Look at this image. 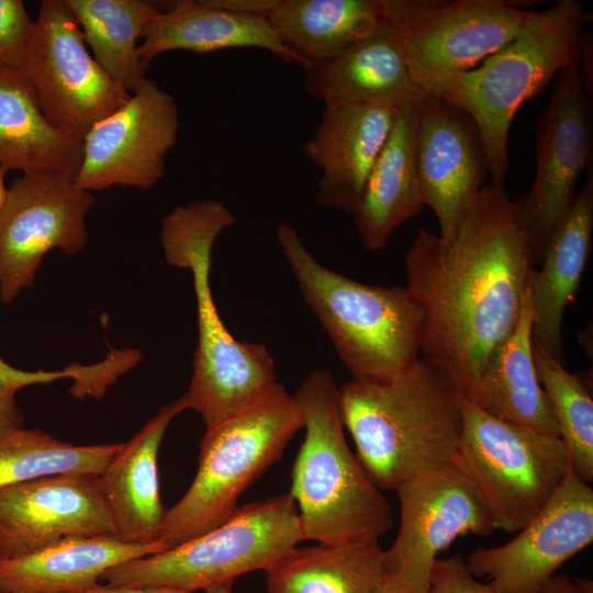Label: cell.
Instances as JSON below:
<instances>
[{
  "label": "cell",
  "instance_id": "cell-31",
  "mask_svg": "<svg viewBox=\"0 0 593 593\" xmlns=\"http://www.w3.org/2000/svg\"><path fill=\"white\" fill-rule=\"evenodd\" d=\"M122 445H72L21 427L0 438V489L56 474L99 475Z\"/></svg>",
  "mask_w": 593,
  "mask_h": 593
},
{
  "label": "cell",
  "instance_id": "cell-33",
  "mask_svg": "<svg viewBox=\"0 0 593 593\" xmlns=\"http://www.w3.org/2000/svg\"><path fill=\"white\" fill-rule=\"evenodd\" d=\"M32 25L22 0H0V71L20 69Z\"/></svg>",
  "mask_w": 593,
  "mask_h": 593
},
{
  "label": "cell",
  "instance_id": "cell-3",
  "mask_svg": "<svg viewBox=\"0 0 593 593\" xmlns=\"http://www.w3.org/2000/svg\"><path fill=\"white\" fill-rule=\"evenodd\" d=\"M236 221L221 201L201 199L176 206L163 219L160 230L167 262L192 275L198 344L184 395L189 409L201 415L206 429L246 411L279 383L269 348L261 343L236 339L213 299L212 248L221 232Z\"/></svg>",
  "mask_w": 593,
  "mask_h": 593
},
{
  "label": "cell",
  "instance_id": "cell-4",
  "mask_svg": "<svg viewBox=\"0 0 593 593\" xmlns=\"http://www.w3.org/2000/svg\"><path fill=\"white\" fill-rule=\"evenodd\" d=\"M301 294L353 378L388 381L422 356L426 316L402 286H371L322 265L287 223L275 232Z\"/></svg>",
  "mask_w": 593,
  "mask_h": 593
},
{
  "label": "cell",
  "instance_id": "cell-1",
  "mask_svg": "<svg viewBox=\"0 0 593 593\" xmlns=\"http://www.w3.org/2000/svg\"><path fill=\"white\" fill-rule=\"evenodd\" d=\"M536 258L503 183L484 184L454 239L419 228L404 256L406 288L422 305V357L468 400L515 331Z\"/></svg>",
  "mask_w": 593,
  "mask_h": 593
},
{
  "label": "cell",
  "instance_id": "cell-7",
  "mask_svg": "<svg viewBox=\"0 0 593 593\" xmlns=\"http://www.w3.org/2000/svg\"><path fill=\"white\" fill-rule=\"evenodd\" d=\"M301 428L298 403L278 383L246 411L206 429L194 479L166 513L161 539L167 549L227 521L239 495L281 458Z\"/></svg>",
  "mask_w": 593,
  "mask_h": 593
},
{
  "label": "cell",
  "instance_id": "cell-23",
  "mask_svg": "<svg viewBox=\"0 0 593 593\" xmlns=\"http://www.w3.org/2000/svg\"><path fill=\"white\" fill-rule=\"evenodd\" d=\"M138 45L147 64L171 51L195 54L231 48H261L291 65L304 68L300 57L288 49L268 19L233 13L211 5L206 0L175 1L170 9L145 26Z\"/></svg>",
  "mask_w": 593,
  "mask_h": 593
},
{
  "label": "cell",
  "instance_id": "cell-2",
  "mask_svg": "<svg viewBox=\"0 0 593 593\" xmlns=\"http://www.w3.org/2000/svg\"><path fill=\"white\" fill-rule=\"evenodd\" d=\"M460 394L422 356L394 379L353 378L339 387L344 427L379 489L395 492L419 474L451 465L462 428Z\"/></svg>",
  "mask_w": 593,
  "mask_h": 593
},
{
  "label": "cell",
  "instance_id": "cell-27",
  "mask_svg": "<svg viewBox=\"0 0 593 593\" xmlns=\"http://www.w3.org/2000/svg\"><path fill=\"white\" fill-rule=\"evenodd\" d=\"M530 277L518 324L488 362L469 401L502 421L560 437L533 359Z\"/></svg>",
  "mask_w": 593,
  "mask_h": 593
},
{
  "label": "cell",
  "instance_id": "cell-35",
  "mask_svg": "<svg viewBox=\"0 0 593 593\" xmlns=\"http://www.w3.org/2000/svg\"><path fill=\"white\" fill-rule=\"evenodd\" d=\"M83 370L85 366L71 365L56 371H25L14 368L0 357V384L16 393L27 385L49 383L64 378L77 381L82 376Z\"/></svg>",
  "mask_w": 593,
  "mask_h": 593
},
{
  "label": "cell",
  "instance_id": "cell-19",
  "mask_svg": "<svg viewBox=\"0 0 593 593\" xmlns=\"http://www.w3.org/2000/svg\"><path fill=\"white\" fill-rule=\"evenodd\" d=\"M398 107L389 103L324 105L304 155L322 170L314 201L351 216L370 170L392 130Z\"/></svg>",
  "mask_w": 593,
  "mask_h": 593
},
{
  "label": "cell",
  "instance_id": "cell-37",
  "mask_svg": "<svg viewBox=\"0 0 593 593\" xmlns=\"http://www.w3.org/2000/svg\"><path fill=\"white\" fill-rule=\"evenodd\" d=\"M211 5L233 13L268 19L279 0H206Z\"/></svg>",
  "mask_w": 593,
  "mask_h": 593
},
{
  "label": "cell",
  "instance_id": "cell-28",
  "mask_svg": "<svg viewBox=\"0 0 593 593\" xmlns=\"http://www.w3.org/2000/svg\"><path fill=\"white\" fill-rule=\"evenodd\" d=\"M268 20L306 66L331 60L384 21L380 0H279Z\"/></svg>",
  "mask_w": 593,
  "mask_h": 593
},
{
  "label": "cell",
  "instance_id": "cell-10",
  "mask_svg": "<svg viewBox=\"0 0 593 593\" xmlns=\"http://www.w3.org/2000/svg\"><path fill=\"white\" fill-rule=\"evenodd\" d=\"M415 83L439 97L457 76L513 41L534 13L512 0H380Z\"/></svg>",
  "mask_w": 593,
  "mask_h": 593
},
{
  "label": "cell",
  "instance_id": "cell-32",
  "mask_svg": "<svg viewBox=\"0 0 593 593\" xmlns=\"http://www.w3.org/2000/svg\"><path fill=\"white\" fill-rule=\"evenodd\" d=\"M533 359L539 382L551 404L560 438L574 474L585 483L593 480V400L578 374L566 370L533 342Z\"/></svg>",
  "mask_w": 593,
  "mask_h": 593
},
{
  "label": "cell",
  "instance_id": "cell-39",
  "mask_svg": "<svg viewBox=\"0 0 593 593\" xmlns=\"http://www.w3.org/2000/svg\"><path fill=\"white\" fill-rule=\"evenodd\" d=\"M537 593H593V582L590 579H571L566 573H556Z\"/></svg>",
  "mask_w": 593,
  "mask_h": 593
},
{
  "label": "cell",
  "instance_id": "cell-9",
  "mask_svg": "<svg viewBox=\"0 0 593 593\" xmlns=\"http://www.w3.org/2000/svg\"><path fill=\"white\" fill-rule=\"evenodd\" d=\"M462 428L451 465L475 488L495 528L517 533L571 469L560 437L496 418L460 394Z\"/></svg>",
  "mask_w": 593,
  "mask_h": 593
},
{
  "label": "cell",
  "instance_id": "cell-26",
  "mask_svg": "<svg viewBox=\"0 0 593 593\" xmlns=\"http://www.w3.org/2000/svg\"><path fill=\"white\" fill-rule=\"evenodd\" d=\"M81 157L82 138L46 119L29 80L19 70L0 71V167L74 177Z\"/></svg>",
  "mask_w": 593,
  "mask_h": 593
},
{
  "label": "cell",
  "instance_id": "cell-40",
  "mask_svg": "<svg viewBox=\"0 0 593 593\" xmlns=\"http://www.w3.org/2000/svg\"><path fill=\"white\" fill-rule=\"evenodd\" d=\"M76 593H190L187 591L167 588V586H152V585H126L116 586L110 584H100L80 591Z\"/></svg>",
  "mask_w": 593,
  "mask_h": 593
},
{
  "label": "cell",
  "instance_id": "cell-22",
  "mask_svg": "<svg viewBox=\"0 0 593 593\" xmlns=\"http://www.w3.org/2000/svg\"><path fill=\"white\" fill-rule=\"evenodd\" d=\"M593 233V172L550 235L530 273L532 339L555 360L564 363L562 321L575 296L589 261Z\"/></svg>",
  "mask_w": 593,
  "mask_h": 593
},
{
  "label": "cell",
  "instance_id": "cell-43",
  "mask_svg": "<svg viewBox=\"0 0 593 593\" xmlns=\"http://www.w3.org/2000/svg\"><path fill=\"white\" fill-rule=\"evenodd\" d=\"M376 593H388V592H385V591L381 590V589H380V588L378 586V589H377Z\"/></svg>",
  "mask_w": 593,
  "mask_h": 593
},
{
  "label": "cell",
  "instance_id": "cell-13",
  "mask_svg": "<svg viewBox=\"0 0 593 593\" xmlns=\"http://www.w3.org/2000/svg\"><path fill=\"white\" fill-rule=\"evenodd\" d=\"M592 102L584 94L579 57L556 76L536 123V174L530 190L513 201L516 219L538 265L546 244L571 209L581 174L592 166Z\"/></svg>",
  "mask_w": 593,
  "mask_h": 593
},
{
  "label": "cell",
  "instance_id": "cell-8",
  "mask_svg": "<svg viewBox=\"0 0 593 593\" xmlns=\"http://www.w3.org/2000/svg\"><path fill=\"white\" fill-rule=\"evenodd\" d=\"M303 540L295 502L286 493L238 507L211 530L113 567L102 580L116 586H167L193 593L266 570Z\"/></svg>",
  "mask_w": 593,
  "mask_h": 593
},
{
  "label": "cell",
  "instance_id": "cell-34",
  "mask_svg": "<svg viewBox=\"0 0 593 593\" xmlns=\"http://www.w3.org/2000/svg\"><path fill=\"white\" fill-rule=\"evenodd\" d=\"M428 593H496L488 582L477 579L462 555L438 559L433 568Z\"/></svg>",
  "mask_w": 593,
  "mask_h": 593
},
{
  "label": "cell",
  "instance_id": "cell-36",
  "mask_svg": "<svg viewBox=\"0 0 593 593\" xmlns=\"http://www.w3.org/2000/svg\"><path fill=\"white\" fill-rule=\"evenodd\" d=\"M23 414L20 410L15 392L0 384V438L21 428Z\"/></svg>",
  "mask_w": 593,
  "mask_h": 593
},
{
  "label": "cell",
  "instance_id": "cell-20",
  "mask_svg": "<svg viewBox=\"0 0 593 593\" xmlns=\"http://www.w3.org/2000/svg\"><path fill=\"white\" fill-rule=\"evenodd\" d=\"M303 70L305 91L324 105H414L428 96L412 79L399 36L385 20L336 57Z\"/></svg>",
  "mask_w": 593,
  "mask_h": 593
},
{
  "label": "cell",
  "instance_id": "cell-11",
  "mask_svg": "<svg viewBox=\"0 0 593 593\" xmlns=\"http://www.w3.org/2000/svg\"><path fill=\"white\" fill-rule=\"evenodd\" d=\"M400 527L383 550L379 588L388 593H428L437 555L467 534L496 530L471 482L452 465L419 474L395 490Z\"/></svg>",
  "mask_w": 593,
  "mask_h": 593
},
{
  "label": "cell",
  "instance_id": "cell-14",
  "mask_svg": "<svg viewBox=\"0 0 593 593\" xmlns=\"http://www.w3.org/2000/svg\"><path fill=\"white\" fill-rule=\"evenodd\" d=\"M94 199L74 177L23 175L7 190L0 205V298L4 303L34 283L51 250L67 255L86 247V216Z\"/></svg>",
  "mask_w": 593,
  "mask_h": 593
},
{
  "label": "cell",
  "instance_id": "cell-30",
  "mask_svg": "<svg viewBox=\"0 0 593 593\" xmlns=\"http://www.w3.org/2000/svg\"><path fill=\"white\" fill-rule=\"evenodd\" d=\"M85 42L102 69L133 93L150 65L138 54L137 41L160 10L143 0H65Z\"/></svg>",
  "mask_w": 593,
  "mask_h": 593
},
{
  "label": "cell",
  "instance_id": "cell-38",
  "mask_svg": "<svg viewBox=\"0 0 593 593\" xmlns=\"http://www.w3.org/2000/svg\"><path fill=\"white\" fill-rule=\"evenodd\" d=\"M578 57L580 77L585 97L590 102L593 100V37L591 32H583L579 46Z\"/></svg>",
  "mask_w": 593,
  "mask_h": 593
},
{
  "label": "cell",
  "instance_id": "cell-25",
  "mask_svg": "<svg viewBox=\"0 0 593 593\" xmlns=\"http://www.w3.org/2000/svg\"><path fill=\"white\" fill-rule=\"evenodd\" d=\"M424 206L416 165L413 104L398 107L389 137L366 180L351 217L369 251L383 249L393 232Z\"/></svg>",
  "mask_w": 593,
  "mask_h": 593
},
{
  "label": "cell",
  "instance_id": "cell-42",
  "mask_svg": "<svg viewBox=\"0 0 593 593\" xmlns=\"http://www.w3.org/2000/svg\"><path fill=\"white\" fill-rule=\"evenodd\" d=\"M7 170L0 167V205L4 200L7 188L4 186V177H5Z\"/></svg>",
  "mask_w": 593,
  "mask_h": 593
},
{
  "label": "cell",
  "instance_id": "cell-21",
  "mask_svg": "<svg viewBox=\"0 0 593 593\" xmlns=\"http://www.w3.org/2000/svg\"><path fill=\"white\" fill-rule=\"evenodd\" d=\"M187 409L184 394L164 405L122 445L99 474L115 536L123 541L154 544L163 540L167 510L159 494L158 451L169 424Z\"/></svg>",
  "mask_w": 593,
  "mask_h": 593
},
{
  "label": "cell",
  "instance_id": "cell-44",
  "mask_svg": "<svg viewBox=\"0 0 593 593\" xmlns=\"http://www.w3.org/2000/svg\"><path fill=\"white\" fill-rule=\"evenodd\" d=\"M0 593H3V592L0 591Z\"/></svg>",
  "mask_w": 593,
  "mask_h": 593
},
{
  "label": "cell",
  "instance_id": "cell-18",
  "mask_svg": "<svg viewBox=\"0 0 593 593\" xmlns=\"http://www.w3.org/2000/svg\"><path fill=\"white\" fill-rule=\"evenodd\" d=\"M80 536H115L99 475L56 474L0 489V559Z\"/></svg>",
  "mask_w": 593,
  "mask_h": 593
},
{
  "label": "cell",
  "instance_id": "cell-29",
  "mask_svg": "<svg viewBox=\"0 0 593 593\" xmlns=\"http://www.w3.org/2000/svg\"><path fill=\"white\" fill-rule=\"evenodd\" d=\"M379 541L294 547L268 569V593H376Z\"/></svg>",
  "mask_w": 593,
  "mask_h": 593
},
{
  "label": "cell",
  "instance_id": "cell-16",
  "mask_svg": "<svg viewBox=\"0 0 593 593\" xmlns=\"http://www.w3.org/2000/svg\"><path fill=\"white\" fill-rule=\"evenodd\" d=\"M592 541L593 490L570 469L547 504L514 538L497 547H479L465 561L496 593H537Z\"/></svg>",
  "mask_w": 593,
  "mask_h": 593
},
{
  "label": "cell",
  "instance_id": "cell-6",
  "mask_svg": "<svg viewBox=\"0 0 593 593\" xmlns=\"http://www.w3.org/2000/svg\"><path fill=\"white\" fill-rule=\"evenodd\" d=\"M592 19V12L575 0L534 11L513 41L454 78L440 93L474 120L492 182L503 183L508 170L510 130L516 112L577 56L584 26Z\"/></svg>",
  "mask_w": 593,
  "mask_h": 593
},
{
  "label": "cell",
  "instance_id": "cell-24",
  "mask_svg": "<svg viewBox=\"0 0 593 593\" xmlns=\"http://www.w3.org/2000/svg\"><path fill=\"white\" fill-rule=\"evenodd\" d=\"M166 549L164 540L136 544L123 541L116 536L63 539L22 557L0 559V591L80 592L99 583L113 567Z\"/></svg>",
  "mask_w": 593,
  "mask_h": 593
},
{
  "label": "cell",
  "instance_id": "cell-17",
  "mask_svg": "<svg viewBox=\"0 0 593 593\" xmlns=\"http://www.w3.org/2000/svg\"><path fill=\"white\" fill-rule=\"evenodd\" d=\"M414 108L421 193L437 217L438 237L448 244L484 186L486 153L474 120L462 109L430 94Z\"/></svg>",
  "mask_w": 593,
  "mask_h": 593
},
{
  "label": "cell",
  "instance_id": "cell-5",
  "mask_svg": "<svg viewBox=\"0 0 593 593\" xmlns=\"http://www.w3.org/2000/svg\"><path fill=\"white\" fill-rule=\"evenodd\" d=\"M333 374L315 370L293 394L304 439L291 490L305 540L325 545L379 541L393 524L389 501L349 449Z\"/></svg>",
  "mask_w": 593,
  "mask_h": 593
},
{
  "label": "cell",
  "instance_id": "cell-15",
  "mask_svg": "<svg viewBox=\"0 0 593 593\" xmlns=\"http://www.w3.org/2000/svg\"><path fill=\"white\" fill-rule=\"evenodd\" d=\"M179 127L175 98L146 78L123 105L83 136L75 184L88 192L114 186L150 189L165 175Z\"/></svg>",
  "mask_w": 593,
  "mask_h": 593
},
{
  "label": "cell",
  "instance_id": "cell-41",
  "mask_svg": "<svg viewBox=\"0 0 593 593\" xmlns=\"http://www.w3.org/2000/svg\"><path fill=\"white\" fill-rule=\"evenodd\" d=\"M232 586L233 581H227L209 585L203 591L204 593H233Z\"/></svg>",
  "mask_w": 593,
  "mask_h": 593
},
{
  "label": "cell",
  "instance_id": "cell-12",
  "mask_svg": "<svg viewBox=\"0 0 593 593\" xmlns=\"http://www.w3.org/2000/svg\"><path fill=\"white\" fill-rule=\"evenodd\" d=\"M19 71L46 119L79 138L131 97L90 55L65 0L41 1Z\"/></svg>",
  "mask_w": 593,
  "mask_h": 593
}]
</instances>
